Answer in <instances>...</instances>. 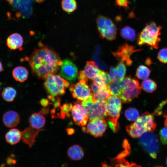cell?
<instances>
[{
  "label": "cell",
  "instance_id": "obj_1",
  "mask_svg": "<svg viewBox=\"0 0 167 167\" xmlns=\"http://www.w3.org/2000/svg\"><path fill=\"white\" fill-rule=\"evenodd\" d=\"M62 63L60 57L53 49L41 42L38 43L28 59L33 74L40 79H45L49 75L56 74Z\"/></svg>",
  "mask_w": 167,
  "mask_h": 167
},
{
  "label": "cell",
  "instance_id": "obj_2",
  "mask_svg": "<svg viewBox=\"0 0 167 167\" xmlns=\"http://www.w3.org/2000/svg\"><path fill=\"white\" fill-rule=\"evenodd\" d=\"M156 126L153 115L146 112L139 117L135 122L127 126L126 130L131 137L137 138L145 133L154 131Z\"/></svg>",
  "mask_w": 167,
  "mask_h": 167
},
{
  "label": "cell",
  "instance_id": "obj_3",
  "mask_svg": "<svg viewBox=\"0 0 167 167\" xmlns=\"http://www.w3.org/2000/svg\"><path fill=\"white\" fill-rule=\"evenodd\" d=\"M161 28V26L157 25L154 21L147 24L138 34L137 40V44L139 46L146 44L153 48L157 49L160 41L159 36Z\"/></svg>",
  "mask_w": 167,
  "mask_h": 167
},
{
  "label": "cell",
  "instance_id": "obj_4",
  "mask_svg": "<svg viewBox=\"0 0 167 167\" xmlns=\"http://www.w3.org/2000/svg\"><path fill=\"white\" fill-rule=\"evenodd\" d=\"M107 115L106 119L110 128L114 132L119 128L118 120L122 107V101L116 96L112 95L106 100Z\"/></svg>",
  "mask_w": 167,
  "mask_h": 167
},
{
  "label": "cell",
  "instance_id": "obj_5",
  "mask_svg": "<svg viewBox=\"0 0 167 167\" xmlns=\"http://www.w3.org/2000/svg\"><path fill=\"white\" fill-rule=\"evenodd\" d=\"M121 81L122 88L118 97L123 103H130L140 94L141 87L139 81L130 76L126 77Z\"/></svg>",
  "mask_w": 167,
  "mask_h": 167
},
{
  "label": "cell",
  "instance_id": "obj_6",
  "mask_svg": "<svg viewBox=\"0 0 167 167\" xmlns=\"http://www.w3.org/2000/svg\"><path fill=\"white\" fill-rule=\"evenodd\" d=\"M92 95L88 100L80 101L86 110L89 120L96 118L106 119V101L97 100L93 97Z\"/></svg>",
  "mask_w": 167,
  "mask_h": 167
},
{
  "label": "cell",
  "instance_id": "obj_7",
  "mask_svg": "<svg viewBox=\"0 0 167 167\" xmlns=\"http://www.w3.org/2000/svg\"><path fill=\"white\" fill-rule=\"evenodd\" d=\"M69 86L68 81L59 75L51 74L45 79L44 86L49 95L53 96L63 95Z\"/></svg>",
  "mask_w": 167,
  "mask_h": 167
},
{
  "label": "cell",
  "instance_id": "obj_8",
  "mask_svg": "<svg viewBox=\"0 0 167 167\" xmlns=\"http://www.w3.org/2000/svg\"><path fill=\"white\" fill-rule=\"evenodd\" d=\"M96 21L97 30L101 37L110 41L116 39L117 28L110 19L100 15L97 17Z\"/></svg>",
  "mask_w": 167,
  "mask_h": 167
},
{
  "label": "cell",
  "instance_id": "obj_9",
  "mask_svg": "<svg viewBox=\"0 0 167 167\" xmlns=\"http://www.w3.org/2000/svg\"><path fill=\"white\" fill-rule=\"evenodd\" d=\"M139 143L153 159L157 157L159 149V144L157 135L152 132L143 133L139 137Z\"/></svg>",
  "mask_w": 167,
  "mask_h": 167
},
{
  "label": "cell",
  "instance_id": "obj_10",
  "mask_svg": "<svg viewBox=\"0 0 167 167\" xmlns=\"http://www.w3.org/2000/svg\"><path fill=\"white\" fill-rule=\"evenodd\" d=\"M69 89L72 96L79 101L86 100L93 94L87 81L84 79H80L77 83L72 84Z\"/></svg>",
  "mask_w": 167,
  "mask_h": 167
},
{
  "label": "cell",
  "instance_id": "obj_11",
  "mask_svg": "<svg viewBox=\"0 0 167 167\" xmlns=\"http://www.w3.org/2000/svg\"><path fill=\"white\" fill-rule=\"evenodd\" d=\"M108 122L105 118H96L89 121L86 127L82 126L84 132L95 137L101 136L107 129Z\"/></svg>",
  "mask_w": 167,
  "mask_h": 167
},
{
  "label": "cell",
  "instance_id": "obj_12",
  "mask_svg": "<svg viewBox=\"0 0 167 167\" xmlns=\"http://www.w3.org/2000/svg\"><path fill=\"white\" fill-rule=\"evenodd\" d=\"M140 50V49H136L134 46L124 44L120 46L117 51L112 53L117 60L125 63L127 66H130L132 63L131 56L134 52Z\"/></svg>",
  "mask_w": 167,
  "mask_h": 167
},
{
  "label": "cell",
  "instance_id": "obj_13",
  "mask_svg": "<svg viewBox=\"0 0 167 167\" xmlns=\"http://www.w3.org/2000/svg\"><path fill=\"white\" fill-rule=\"evenodd\" d=\"M90 87L93 97L97 100L106 101L112 95L108 86L101 82L92 80Z\"/></svg>",
  "mask_w": 167,
  "mask_h": 167
},
{
  "label": "cell",
  "instance_id": "obj_14",
  "mask_svg": "<svg viewBox=\"0 0 167 167\" xmlns=\"http://www.w3.org/2000/svg\"><path fill=\"white\" fill-rule=\"evenodd\" d=\"M77 74V68L72 62L67 59L62 61L59 72L60 76L70 82H73L75 80Z\"/></svg>",
  "mask_w": 167,
  "mask_h": 167
},
{
  "label": "cell",
  "instance_id": "obj_15",
  "mask_svg": "<svg viewBox=\"0 0 167 167\" xmlns=\"http://www.w3.org/2000/svg\"><path fill=\"white\" fill-rule=\"evenodd\" d=\"M101 71L95 62L87 61L84 69L78 73L77 77L79 79H84L87 81L95 80Z\"/></svg>",
  "mask_w": 167,
  "mask_h": 167
},
{
  "label": "cell",
  "instance_id": "obj_16",
  "mask_svg": "<svg viewBox=\"0 0 167 167\" xmlns=\"http://www.w3.org/2000/svg\"><path fill=\"white\" fill-rule=\"evenodd\" d=\"M73 119L75 123L82 126L87 124L88 119L86 110L80 102H75L71 110Z\"/></svg>",
  "mask_w": 167,
  "mask_h": 167
},
{
  "label": "cell",
  "instance_id": "obj_17",
  "mask_svg": "<svg viewBox=\"0 0 167 167\" xmlns=\"http://www.w3.org/2000/svg\"><path fill=\"white\" fill-rule=\"evenodd\" d=\"M43 130L42 129H35L30 126L21 132V139L24 143L31 148L34 144L36 141L35 139L39 132Z\"/></svg>",
  "mask_w": 167,
  "mask_h": 167
},
{
  "label": "cell",
  "instance_id": "obj_18",
  "mask_svg": "<svg viewBox=\"0 0 167 167\" xmlns=\"http://www.w3.org/2000/svg\"><path fill=\"white\" fill-rule=\"evenodd\" d=\"M20 119L19 114L13 110H9L4 113L2 121L4 125L8 128L16 126L19 123Z\"/></svg>",
  "mask_w": 167,
  "mask_h": 167
},
{
  "label": "cell",
  "instance_id": "obj_19",
  "mask_svg": "<svg viewBox=\"0 0 167 167\" xmlns=\"http://www.w3.org/2000/svg\"><path fill=\"white\" fill-rule=\"evenodd\" d=\"M124 64L120 62L115 68L111 66L110 69V77L111 81L121 80L124 77L126 73Z\"/></svg>",
  "mask_w": 167,
  "mask_h": 167
},
{
  "label": "cell",
  "instance_id": "obj_20",
  "mask_svg": "<svg viewBox=\"0 0 167 167\" xmlns=\"http://www.w3.org/2000/svg\"><path fill=\"white\" fill-rule=\"evenodd\" d=\"M23 42V38L21 35L18 33H15L11 34L8 37L6 44L11 49H20L21 50Z\"/></svg>",
  "mask_w": 167,
  "mask_h": 167
},
{
  "label": "cell",
  "instance_id": "obj_21",
  "mask_svg": "<svg viewBox=\"0 0 167 167\" xmlns=\"http://www.w3.org/2000/svg\"><path fill=\"white\" fill-rule=\"evenodd\" d=\"M29 123L31 127L36 129H41L45 124V119L40 112L34 113L30 117Z\"/></svg>",
  "mask_w": 167,
  "mask_h": 167
},
{
  "label": "cell",
  "instance_id": "obj_22",
  "mask_svg": "<svg viewBox=\"0 0 167 167\" xmlns=\"http://www.w3.org/2000/svg\"><path fill=\"white\" fill-rule=\"evenodd\" d=\"M21 138V133L19 130L13 128L10 130L6 134L5 138L6 141L11 145L18 143Z\"/></svg>",
  "mask_w": 167,
  "mask_h": 167
},
{
  "label": "cell",
  "instance_id": "obj_23",
  "mask_svg": "<svg viewBox=\"0 0 167 167\" xmlns=\"http://www.w3.org/2000/svg\"><path fill=\"white\" fill-rule=\"evenodd\" d=\"M67 154L69 158L73 160H79L84 156V152L82 148L78 145H74L68 150Z\"/></svg>",
  "mask_w": 167,
  "mask_h": 167
},
{
  "label": "cell",
  "instance_id": "obj_24",
  "mask_svg": "<svg viewBox=\"0 0 167 167\" xmlns=\"http://www.w3.org/2000/svg\"><path fill=\"white\" fill-rule=\"evenodd\" d=\"M28 72L25 67L23 66H18L15 68L12 71L13 78L16 81L23 82L27 79Z\"/></svg>",
  "mask_w": 167,
  "mask_h": 167
},
{
  "label": "cell",
  "instance_id": "obj_25",
  "mask_svg": "<svg viewBox=\"0 0 167 167\" xmlns=\"http://www.w3.org/2000/svg\"><path fill=\"white\" fill-rule=\"evenodd\" d=\"M121 36L125 40L133 41L136 38L135 30L129 26H125L120 30V32Z\"/></svg>",
  "mask_w": 167,
  "mask_h": 167
},
{
  "label": "cell",
  "instance_id": "obj_26",
  "mask_svg": "<svg viewBox=\"0 0 167 167\" xmlns=\"http://www.w3.org/2000/svg\"><path fill=\"white\" fill-rule=\"evenodd\" d=\"M16 90L11 87H7L2 90L1 95L3 99L8 102H12L16 96Z\"/></svg>",
  "mask_w": 167,
  "mask_h": 167
},
{
  "label": "cell",
  "instance_id": "obj_27",
  "mask_svg": "<svg viewBox=\"0 0 167 167\" xmlns=\"http://www.w3.org/2000/svg\"><path fill=\"white\" fill-rule=\"evenodd\" d=\"M107 86L111 95L119 96L122 88L121 80L112 81Z\"/></svg>",
  "mask_w": 167,
  "mask_h": 167
},
{
  "label": "cell",
  "instance_id": "obj_28",
  "mask_svg": "<svg viewBox=\"0 0 167 167\" xmlns=\"http://www.w3.org/2000/svg\"><path fill=\"white\" fill-rule=\"evenodd\" d=\"M61 4L62 10L68 13L73 12L77 7L76 0H62Z\"/></svg>",
  "mask_w": 167,
  "mask_h": 167
},
{
  "label": "cell",
  "instance_id": "obj_29",
  "mask_svg": "<svg viewBox=\"0 0 167 167\" xmlns=\"http://www.w3.org/2000/svg\"><path fill=\"white\" fill-rule=\"evenodd\" d=\"M142 89L146 92L152 93L157 88V85L156 82L150 79H146L142 82L141 85Z\"/></svg>",
  "mask_w": 167,
  "mask_h": 167
},
{
  "label": "cell",
  "instance_id": "obj_30",
  "mask_svg": "<svg viewBox=\"0 0 167 167\" xmlns=\"http://www.w3.org/2000/svg\"><path fill=\"white\" fill-rule=\"evenodd\" d=\"M151 70L147 66L140 65L137 68L136 71V76L139 79H145L149 76Z\"/></svg>",
  "mask_w": 167,
  "mask_h": 167
},
{
  "label": "cell",
  "instance_id": "obj_31",
  "mask_svg": "<svg viewBox=\"0 0 167 167\" xmlns=\"http://www.w3.org/2000/svg\"><path fill=\"white\" fill-rule=\"evenodd\" d=\"M126 118L131 121H135L139 117L138 110L135 108L131 107L126 109L125 112Z\"/></svg>",
  "mask_w": 167,
  "mask_h": 167
},
{
  "label": "cell",
  "instance_id": "obj_32",
  "mask_svg": "<svg viewBox=\"0 0 167 167\" xmlns=\"http://www.w3.org/2000/svg\"><path fill=\"white\" fill-rule=\"evenodd\" d=\"M100 52V47L97 46L96 47L94 54L93 55V59L97 66L102 69L106 70L108 69L107 66L103 62L99 59V55Z\"/></svg>",
  "mask_w": 167,
  "mask_h": 167
},
{
  "label": "cell",
  "instance_id": "obj_33",
  "mask_svg": "<svg viewBox=\"0 0 167 167\" xmlns=\"http://www.w3.org/2000/svg\"><path fill=\"white\" fill-rule=\"evenodd\" d=\"M94 80L101 82L107 85L111 82L109 74L102 71H101L99 75Z\"/></svg>",
  "mask_w": 167,
  "mask_h": 167
},
{
  "label": "cell",
  "instance_id": "obj_34",
  "mask_svg": "<svg viewBox=\"0 0 167 167\" xmlns=\"http://www.w3.org/2000/svg\"><path fill=\"white\" fill-rule=\"evenodd\" d=\"M157 58L161 62L167 63V47L163 48L159 51Z\"/></svg>",
  "mask_w": 167,
  "mask_h": 167
},
{
  "label": "cell",
  "instance_id": "obj_35",
  "mask_svg": "<svg viewBox=\"0 0 167 167\" xmlns=\"http://www.w3.org/2000/svg\"><path fill=\"white\" fill-rule=\"evenodd\" d=\"M159 136L161 141L163 144H167V127L161 129L159 132Z\"/></svg>",
  "mask_w": 167,
  "mask_h": 167
},
{
  "label": "cell",
  "instance_id": "obj_36",
  "mask_svg": "<svg viewBox=\"0 0 167 167\" xmlns=\"http://www.w3.org/2000/svg\"><path fill=\"white\" fill-rule=\"evenodd\" d=\"M130 2L128 0H115V5L120 7H123L126 8H128V5Z\"/></svg>",
  "mask_w": 167,
  "mask_h": 167
},
{
  "label": "cell",
  "instance_id": "obj_37",
  "mask_svg": "<svg viewBox=\"0 0 167 167\" xmlns=\"http://www.w3.org/2000/svg\"><path fill=\"white\" fill-rule=\"evenodd\" d=\"M72 105L70 103V104H66L63 105L61 107V113L63 115H66L71 111Z\"/></svg>",
  "mask_w": 167,
  "mask_h": 167
},
{
  "label": "cell",
  "instance_id": "obj_38",
  "mask_svg": "<svg viewBox=\"0 0 167 167\" xmlns=\"http://www.w3.org/2000/svg\"><path fill=\"white\" fill-rule=\"evenodd\" d=\"M167 103V100H165L163 101L160 104V105L158 107V108L156 109L154 111V114H156L157 115H160L161 114L160 109H161L163 106Z\"/></svg>",
  "mask_w": 167,
  "mask_h": 167
},
{
  "label": "cell",
  "instance_id": "obj_39",
  "mask_svg": "<svg viewBox=\"0 0 167 167\" xmlns=\"http://www.w3.org/2000/svg\"><path fill=\"white\" fill-rule=\"evenodd\" d=\"M41 104L44 106H47L49 104V101L46 99H43L40 101Z\"/></svg>",
  "mask_w": 167,
  "mask_h": 167
},
{
  "label": "cell",
  "instance_id": "obj_40",
  "mask_svg": "<svg viewBox=\"0 0 167 167\" xmlns=\"http://www.w3.org/2000/svg\"><path fill=\"white\" fill-rule=\"evenodd\" d=\"M6 163L8 164H14L15 163V161L11 158L8 157L6 160Z\"/></svg>",
  "mask_w": 167,
  "mask_h": 167
},
{
  "label": "cell",
  "instance_id": "obj_41",
  "mask_svg": "<svg viewBox=\"0 0 167 167\" xmlns=\"http://www.w3.org/2000/svg\"><path fill=\"white\" fill-rule=\"evenodd\" d=\"M145 64L148 65H150L152 63V62L149 58H148L145 61Z\"/></svg>",
  "mask_w": 167,
  "mask_h": 167
},
{
  "label": "cell",
  "instance_id": "obj_42",
  "mask_svg": "<svg viewBox=\"0 0 167 167\" xmlns=\"http://www.w3.org/2000/svg\"><path fill=\"white\" fill-rule=\"evenodd\" d=\"M163 117L165 118L164 122V124L167 127V110L166 111Z\"/></svg>",
  "mask_w": 167,
  "mask_h": 167
},
{
  "label": "cell",
  "instance_id": "obj_43",
  "mask_svg": "<svg viewBox=\"0 0 167 167\" xmlns=\"http://www.w3.org/2000/svg\"><path fill=\"white\" fill-rule=\"evenodd\" d=\"M68 134L69 135H71L73 134L74 132V130L72 129L68 128L66 130Z\"/></svg>",
  "mask_w": 167,
  "mask_h": 167
},
{
  "label": "cell",
  "instance_id": "obj_44",
  "mask_svg": "<svg viewBox=\"0 0 167 167\" xmlns=\"http://www.w3.org/2000/svg\"><path fill=\"white\" fill-rule=\"evenodd\" d=\"M3 64L0 60V73L3 71Z\"/></svg>",
  "mask_w": 167,
  "mask_h": 167
},
{
  "label": "cell",
  "instance_id": "obj_45",
  "mask_svg": "<svg viewBox=\"0 0 167 167\" xmlns=\"http://www.w3.org/2000/svg\"><path fill=\"white\" fill-rule=\"evenodd\" d=\"M45 0H35V1L38 3H41Z\"/></svg>",
  "mask_w": 167,
  "mask_h": 167
},
{
  "label": "cell",
  "instance_id": "obj_46",
  "mask_svg": "<svg viewBox=\"0 0 167 167\" xmlns=\"http://www.w3.org/2000/svg\"><path fill=\"white\" fill-rule=\"evenodd\" d=\"M7 1H8L10 3H11L12 2V0H6Z\"/></svg>",
  "mask_w": 167,
  "mask_h": 167
},
{
  "label": "cell",
  "instance_id": "obj_47",
  "mask_svg": "<svg viewBox=\"0 0 167 167\" xmlns=\"http://www.w3.org/2000/svg\"><path fill=\"white\" fill-rule=\"evenodd\" d=\"M166 165L167 166V158H166Z\"/></svg>",
  "mask_w": 167,
  "mask_h": 167
}]
</instances>
